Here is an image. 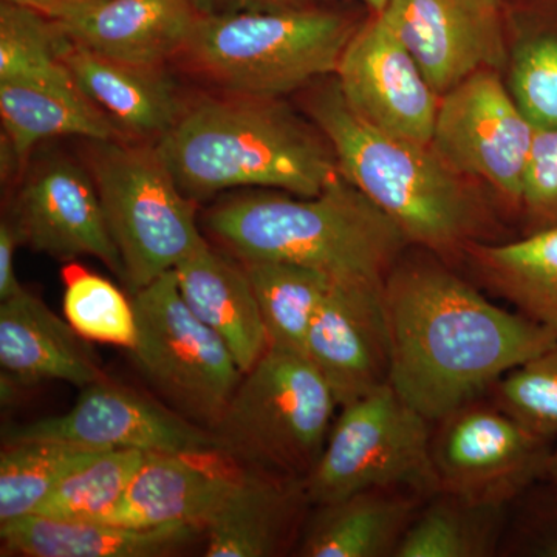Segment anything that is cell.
I'll return each mask as SVG.
<instances>
[{
    "instance_id": "ba28073f",
    "label": "cell",
    "mask_w": 557,
    "mask_h": 557,
    "mask_svg": "<svg viewBox=\"0 0 557 557\" xmlns=\"http://www.w3.org/2000/svg\"><path fill=\"white\" fill-rule=\"evenodd\" d=\"M431 438L432 421L391 384L343 406L317 465L304 480L310 505L376 487L431 497L438 493Z\"/></svg>"
},
{
    "instance_id": "f35d334b",
    "label": "cell",
    "mask_w": 557,
    "mask_h": 557,
    "mask_svg": "<svg viewBox=\"0 0 557 557\" xmlns=\"http://www.w3.org/2000/svg\"><path fill=\"white\" fill-rule=\"evenodd\" d=\"M7 2L27 7V9L38 11L50 20L61 21L75 13V11L95 2V0H7Z\"/></svg>"
},
{
    "instance_id": "4dcf8cb0",
    "label": "cell",
    "mask_w": 557,
    "mask_h": 557,
    "mask_svg": "<svg viewBox=\"0 0 557 557\" xmlns=\"http://www.w3.org/2000/svg\"><path fill=\"white\" fill-rule=\"evenodd\" d=\"M62 310L69 324L90 343L129 351L137 338L134 302L109 278L73 262L61 270Z\"/></svg>"
},
{
    "instance_id": "ab89813d",
    "label": "cell",
    "mask_w": 557,
    "mask_h": 557,
    "mask_svg": "<svg viewBox=\"0 0 557 557\" xmlns=\"http://www.w3.org/2000/svg\"><path fill=\"white\" fill-rule=\"evenodd\" d=\"M544 482H547L557 493V442L555 448H553L552 457H549L547 475H545Z\"/></svg>"
},
{
    "instance_id": "f546056e",
    "label": "cell",
    "mask_w": 557,
    "mask_h": 557,
    "mask_svg": "<svg viewBox=\"0 0 557 557\" xmlns=\"http://www.w3.org/2000/svg\"><path fill=\"white\" fill-rule=\"evenodd\" d=\"M146 454L101 450L62 480L33 515L62 522H104L123 500Z\"/></svg>"
},
{
    "instance_id": "7402d4cb",
    "label": "cell",
    "mask_w": 557,
    "mask_h": 557,
    "mask_svg": "<svg viewBox=\"0 0 557 557\" xmlns=\"http://www.w3.org/2000/svg\"><path fill=\"white\" fill-rule=\"evenodd\" d=\"M310 505L304 480L248 468L205 525L208 557H270L287 548Z\"/></svg>"
},
{
    "instance_id": "5bb4252c",
    "label": "cell",
    "mask_w": 557,
    "mask_h": 557,
    "mask_svg": "<svg viewBox=\"0 0 557 557\" xmlns=\"http://www.w3.org/2000/svg\"><path fill=\"white\" fill-rule=\"evenodd\" d=\"M335 78L359 119L392 137L431 146L440 97L380 14L359 25Z\"/></svg>"
},
{
    "instance_id": "9a60e30c",
    "label": "cell",
    "mask_w": 557,
    "mask_h": 557,
    "mask_svg": "<svg viewBox=\"0 0 557 557\" xmlns=\"http://www.w3.org/2000/svg\"><path fill=\"white\" fill-rule=\"evenodd\" d=\"M380 16L438 97L509 64L500 0H388Z\"/></svg>"
},
{
    "instance_id": "3957f363",
    "label": "cell",
    "mask_w": 557,
    "mask_h": 557,
    "mask_svg": "<svg viewBox=\"0 0 557 557\" xmlns=\"http://www.w3.org/2000/svg\"><path fill=\"white\" fill-rule=\"evenodd\" d=\"M203 222L215 245L242 263H292L379 287L412 247L341 172L318 196L240 194L209 208Z\"/></svg>"
},
{
    "instance_id": "2e32d148",
    "label": "cell",
    "mask_w": 557,
    "mask_h": 557,
    "mask_svg": "<svg viewBox=\"0 0 557 557\" xmlns=\"http://www.w3.org/2000/svg\"><path fill=\"white\" fill-rule=\"evenodd\" d=\"M383 287L333 278L311 322L306 357L332 388L339 408L388 384Z\"/></svg>"
},
{
    "instance_id": "9c48e42d",
    "label": "cell",
    "mask_w": 557,
    "mask_h": 557,
    "mask_svg": "<svg viewBox=\"0 0 557 557\" xmlns=\"http://www.w3.org/2000/svg\"><path fill=\"white\" fill-rule=\"evenodd\" d=\"M137 338L129 354L172 408L212 429L239 386L228 346L186 306L175 270L132 293Z\"/></svg>"
},
{
    "instance_id": "8992f818",
    "label": "cell",
    "mask_w": 557,
    "mask_h": 557,
    "mask_svg": "<svg viewBox=\"0 0 557 557\" xmlns=\"http://www.w3.org/2000/svg\"><path fill=\"white\" fill-rule=\"evenodd\" d=\"M332 388L306 355L270 348L244 373L212 431L245 467L306 480L338 409Z\"/></svg>"
},
{
    "instance_id": "ffe728a7",
    "label": "cell",
    "mask_w": 557,
    "mask_h": 557,
    "mask_svg": "<svg viewBox=\"0 0 557 557\" xmlns=\"http://www.w3.org/2000/svg\"><path fill=\"white\" fill-rule=\"evenodd\" d=\"M200 16L190 0H95L57 24L65 38L101 57L166 67Z\"/></svg>"
},
{
    "instance_id": "74e56055",
    "label": "cell",
    "mask_w": 557,
    "mask_h": 557,
    "mask_svg": "<svg viewBox=\"0 0 557 557\" xmlns=\"http://www.w3.org/2000/svg\"><path fill=\"white\" fill-rule=\"evenodd\" d=\"M201 16L245 13V11H274L304 5L309 0H190Z\"/></svg>"
},
{
    "instance_id": "d4e9b609",
    "label": "cell",
    "mask_w": 557,
    "mask_h": 557,
    "mask_svg": "<svg viewBox=\"0 0 557 557\" xmlns=\"http://www.w3.org/2000/svg\"><path fill=\"white\" fill-rule=\"evenodd\" d=\"M426 498L399 487H376L318 505L304 528L298 556L395 557Z\"/></svg>"
},
{
    "instance_id": "277c9868",
    "label": "cell",
    "mask_w": 557,
    "mask_h": 557,
    "mask_svg": "<svg viewBox=\"0 0 557 557\" xmlns=\"http://www.w3.org/2000/svg\"><path fill=\"white\" fill-rule=\"evenodd\" d=\"M306 89L304 108L329 139L341 174L397 223L412 247L446 262L485 242L490 209L431 146L392 137L359 119L335 75Z\"/></svg>"
},
{
    "instance_id": "e0dca14e",
    "label": "cell",
    "mask_w": 557,
    "mask_h": 557,
    "mask_svg": "<svg viewBox=\"0 0 557 557\" xmlns=\"http://www.w3.org/2000/svg\"><path fill=\"white\" fill-rule=\"evenodd\" d=\"M248 467L225 450L146 454L123 500L104 522L203 528Z\"/></svg>"
},
{
    "instance_id": "83f0119b",
    "label": "cell",
    "mask_w": 557,
    "mask_h": 557,
    "mask_svg": "<svg viewBox=\"0 0 557 557\" xmlns=\"http://www.w3.org/2000/svg\"><path fill=\"white\" fill-rule=\"evenodd\" d=\"M269 336V347L306 355L307 335L333 277L281 262L244 263Z\"/></svg>"
},
{
    "instance_id": "60d3db41",
    "label": "cell",
    "mask_w": 557,
    "mask_h": 557,
    "mask_svg": "<svg viewBox=\"0 0 557 557\" xmlns=\"http://www.w3.org/2000/svg\"><path fill=\"white\" fill-rule=\"evenodd\" d=\"M359 2L364 3L372 11V14H380L381 11L386 9L388 0H359Z\"/></svg>"
},
{
    "instance_id": "e575fe53",
    "label": "cell",
    "mask_w": 557,
    "mask_h": 557,
    "mask_svg": "<svg viewBox=\"0 0 557 557\" xmlns=\"http://www.w3.org/2000/svg\"><path fill=\"white\" fill-rule=\"evenodd\" d=\"M557 557V493L537 483L511 505L507 537L500 555Z\"/></svg>"
},
{
    "instance_id": "8d00e7d4",
    "label": "cell",
    "mask_w": 557,
    "mask_h": 557,
    "mask_svg": "<svg viewBox=\"0 0 557 557\" xmlns=\"http://www.w3.org/2000/svg\"><path fill=\"white\" fill-rule=\"evenodd\" d=\"M21 240L9 215L0 222V302L16 296L24 287L14 271V252Z\"/></svg>"
},
{
    "instance_id": "d6986e66",
    "label": "cell",
    "mask_w": 557,
    "mask_h": 557,
    "mask_svg": "<svg viewBox=\"0 0 557 557\" xmlns=\"http://www.w3.org/2000/svg\"><path fill=\"white\" fill-rule=\"evenodd\" d=\"M60 60L126 141L157 145L177 123L188 102L166 67L110 60L67 38Z\"/></svg>"
},
{
    "instance_id": "6da1fadb",
    "label": "cell",
    "mask_w": 557,
    "mask_h": 557,
    "mask_svg": "<svg viewBox=\"0 0 557 557\" xmlns=\"http://www.w3.org/2000/svg\"><path fill=\"white\" fill-rule=\"evenodd\" d=\"M388 384L429 421L490 394L557 335L497 306L434 252L409 247L384 282Z\"/></svg>"
},
{
    "instance_id": "30bf717a",
    "label": "cell",
    "mask_w": 557,
    "mask_h": 557,
    "mask_svg": "<svg viewBox=\"0 0 557 557\" xmlns=\"http://www.w3.org/2000/svg\"><path fill=\"white\" fill-rule=\"evenodd\" d=\"M555 442L482 397L432 423L438 491L511 507L547 475Z\"/></svg>"
},
{
    "instance_id": "52a82bcc",
    "label": "cell",
    "mask_w": 557,
    "mask_h": 557,
    "mask_svg": "<svg viewBox=\"0 0 557 557\" xmlns=\"http://www.w3.org/2000/svg\"><path fill=\"white\" fill-rule=\"evenodd\" d=\"M89 143L86 166L132 295L208 244L197 223V201L180 189L153 143Z\"/></svg>"
},
{
    "instance_id": "d6a6232c",
    "label": "cell",
    "mask_w": 557,
    "mask_h": 557,
    "mask_svg": "<svg viewBox=\"0 0 557 557\" xmlns=\"http://www.w3.org/2000/svg\"><path fill=\"white\" fill-rule=\"evenodd\" d=\"M487 398L542 437L557 442V343L491 388Z\"/></svg>"
},
{
    "instance_id": "ac0fdd59",
    "label": "cell",
    "mask_w": 557,
    "mask_h": 557,
    "mask_svg": "<svg viewBox=\"0 0 557 557\" xmlns=\"http://www.w3.org/2000/svg\"><path fill=\"white\" fill-rule=\"evenodd\" d=\"M0 369L22 388L46 381L84 388L108 379L90 341L27 288L0 302Z\"/></svg>"
},
{
    "instance_id": "8fae6325",
    "label": "cell",
    "mask_w": 557,
    "mask_h": 557,
    "mask_svg": "<svg viewBox=\"0 0 557 557\" xmlns=\"http://www.w3.org/2000/svg\"><path fill=\"white\" fill-rule=\"evenodd\" d=\"M534 131L497 70L483 69L440 97L431 148L461 177L482 178L520 208Z\"/></svg>"
},
{
    "instance_id": "d590c367",
    "label": "cell",
    "mask_w": 557,
    "mask_h": 557,
    "mask_svg": "<svg viewBox=\"0 0 557 557\" xmlns=\"http://www.w3.org/2000/svg\"><path fill=\"white\" fill-rule=\"evenodd\" d=\"M520 208L530 222L527 234L557 226V127L534 131Z\"/></svg>"
},
{
    "instance_id": "5b68a950",
    "label": "cell",
    "mask_w": 557,
    "mask_h": 557,
    "mask_svg": "<svg viewBox=\"0 0 557 557\" xmlns=\"http://www.w3.org/2000/svg\"><path fill=\"white\" fill-rule=\"evenodd\" d=\"M359 22L314 3L200 16L172 64L212 94L282 98L333 76Z\"/></svg>"
},
{
    "instance_id": "4316f807",
    "label": "cell",
    "mask_w": 557,
    "mask_h": 557,
    "mask_svg": "<svg viewBox=\"0 0 557 557\" xmlns=\"http://www.w3.org/2000/svg\"><path fill=\"white\" fill-rule=\"evenodd\" d=\"M511 507L432 494L418 509L395 557H493L502 553Z\"/></svg>"
},
{
    "instance_id": "484cf974",
    "label": "cell",
    "mask_w": 557,
    "mask_h": 557,
    "mask_svg": "<svg viewBox=\"0 0 557 557\" xmlns=\"http://www.w3.org/2000/svg\"><path fill=\"white\" fill-rule=\"evenodd\" d=\"M463 258L483 288L557 335V226L511 242H475Z\"/></svg>"
},
{
    "instance_id": "1f68e13d",
    "label": "cell",
    "mask_w": 557,
    "mask_h": 557,
    "mask_svg": "<svg viewBox=\"0 0 557 557\" xmlns=\"http://www.w3.org/2000/svg\"><path fill=\"white\" fill-rule=\"evenodd\" d=\"M508 90L534 129L557 127V20L537 24L515 47Z\"/></svg>"
},
{
    "instance_id": "7c38bea8",
    "label": "cell",
    "mask_w": 557,
    "mask_h": 557,
    "mask_svg": "<svg viewBox=\"0 0 557 557\" xmlns=\"http://www.w3.org/2000/svg\"><path fill=\"white\" fill-rule=\"evenodd\" d=\"M81 391L69 412L9 426L3 431V443L57 440L148 454L223 450L212 429L109 376Z\"/></svg>"
},
{
    "instance_id": "cb8c5ba5",
    "label": "cell",
    "mask_w": 557,
    "mask_h": 557,
    "mask_svg": "<svg viewBox=\"0 0 557 557\" xmlns=\"http://www.w3.org/2000/svg\"><path fill=\"white\" fill-rule=\"evenodd\" d=\"M203 534L196 525L137 528L110 522H62L25 516L0 523L2 556L166 557Z\"/></svg>"
},
{
    "instance_id": "836d02e7",
    "label": "cell",
    "mask_w": 557,
    "mask_h": 557,
    "mask_svg": "<svg viewBox=\"0 0 557 557\" xmlns=\"http://www.w3.org/2000/svg\"><path fill=\"white\" fill-rule=\"evenodd\" d=\"M65 35L57 21L27 7L0 3V81L47 72L61 64Z\"/></svg>"
},
{
    "instance_id": "4fadbf2b",
    "label": "cell",
    "mask_w": 557,
    "mask_h": 557,
    "mask_svg": "<svg viewBox=\"0 0 557 557\" xmlns=\"http://www.w3.org/2000/svg\"><path fill=\"white\" fill-rule=\"evenodd\" d=\"M9 218L24 247L65 263L89 256L124 284L123 260L86 164L65 156L30 163L17 182Z\"/></svg>"
},
{
    "instance_id": "603a6c76",
    "label": "cell",
    "mask_w": 557,
    "mask_h": 557,
    "mask_svg": "<svg viewBox=\"0 0 557 557\" xmlns=\"http://www.w3.org/2000/svg\"><path fill=\"white\" fill-rule=\"evenodd\" d=\"M175 274L186 306L218 333L247 373L269 350V336L244 263L208 242L178 263Z\"/></svg>"
},
{
    "instance_id": "7a4b0ae2",
    "label": "cell",
    "mask_w": 557,
    "mask_h": 557,
    "mask_svg": "<svg viewBox=\"0 0 557 557\" xmlns=\"http://www.w3.org/2000/svg\"><path fill=\"white\" fill-rule=\"evenodd\" d=\"M157 148L194 201L239 188L314 197L339 174L329 139L282 98L203 95Z\"/></svg>"
},
{
    "instance_id": "44dd1931",
    "label": "cell",
    "mask_w": 557,
    "mask_h": 557,
    "mask_svg": "<svg viewBox=\"0 0 557 557\" xmlns=\"http://www.w3.org/2000/svg\"><path fill=\"white\" fill-rule=\"evenodd\" d=\"M0 120L24 172L30 166L33 150L47 139L126 141L62 62L47 72L0 81Z\"/></svg>"
},
{
    "instance_id": "f1b7e54d",
    "label": "cell",
    "mask_w": 557,
    "mask_h": 557,
    "mask_svg": "<svg viewBox=\"0 0 557 557\" xmlns=\"http://www.w3.org/2000/svg\"><path fill=\"white\" fill-rule=\"evenodd\" d=\"M101 450L57 440L3 443L0 523L33 515L62 480Z\"/></svg>"
}]
</instances>
